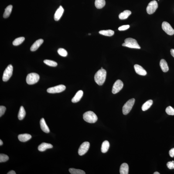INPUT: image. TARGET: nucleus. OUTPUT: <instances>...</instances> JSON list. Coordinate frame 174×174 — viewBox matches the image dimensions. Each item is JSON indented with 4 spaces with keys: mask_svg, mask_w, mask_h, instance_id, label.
<instances>
[{
    "mask_svg": "<svg viewBox=\"0 0 174 174\" xmlns=\"http://www.w3.org/2000/svg\"><path fill=\"white\" fill-rule=\"evenodd\" d=\"M131 12L129 10H125L121 13L119 15L120 19H126L131 14Z\"/></svg>",
    "mask_w": 174,
    "mask_h": 174,
    "instance_id": "412c9836",
    "label": "nucleus"
},
{
    "mask_svg": "<svg viewBox=\"0 0 174 174\" xmlns=\"http://www.w3.org/2000/svg\"><path fill=\"white\" fill-rule=\"evenodd\" d=\"M64 12V9L61 6L58 8L54 15V19L56 21L59 20L62 16Z\"/></svg>",
    "mask_w": 174,
    "mask_h": 174,
    "instance_id": "ddd939ff",
    "label": "nucleus"
},
{
    "mask_svg": "<svg viewBox=\"0 0 174 174\" xmlns=\"http://www.w3.org/2000/svg\"><path fill=\"white\" fill-rule=\"evenodd\" d=\"M134 68L136 73L140 75L145 76L146 75L147 72L142 66L138 65H135L134 66Z\"/></svg>",
    "mask_w": 174,
    "mask_h": 174,
    "instance_id": "f8f14e48",
    "label": "nucleus"
},
{
    "mask_svg": "<svg viewBox=\"0 0 174 174\" xmlns=\"http://www.w3.org/2000/svg\"><path fill=\"white\" fill-rule=\"evenodd\" d=\"M40 125L41 129L44 132L48 133L50 132L49 127L46 124V122L44 118L41 119L40 122Z\"/></svg>",
    "mask_w": 174,
    "mask_h": 174,
    "instance_id": "dca6fc26",
    "label": "nucleus"
},
{
    "mask_svg": "<svg viewBox=\"0 0 174 174\" xmlns=\"http://www.w3.org/2000/svg\"><path fill=\"white\" fill-rule=\"evenodd\" d=\"M107 76V72L104 69H101L96 73L94 76L95 81L97 84L102 86L104 84Z\"/></svg>",
    "mask_w": 174,
    "mask_h": 174,
    "instance_id": "f257e3e1",
    "label": "nucleus"
},
{
    "mask_svg": "<svg viewBox=\"0 0 174 174\" xmlns=\"http://www.w3.org/2000/svg\"><path fill=\"white\" fill-rule=\"evenodd\" d=\"M57 52L60 56H63V57H66L67 55V51L65 49H62V48H60L58 49Z\"/></svg>",
    "mask_w": 174,
    "mask_h": 174,
    "instance_id": "7c9ffc66",
    "label": "nucleus"
},
{
    "mask_svg": "<svg viewBox=\"0 0 174 174\" xmlns=\"http://www.w3.org/2000/svg\"><path fill=\"white\" fill-rule=\"evenodd\" d=\"M12 6L9 5L7 7V8H5L3 15L4 18H8L11 12H12Z\"/></svg>",
    "mask_w": 174,
    "mask_h": 174,
    "instance_id": "5701e85b",
    "label": "nucleus"
},
{
    "mask_svg": "<svg viewBox=\"0 0 174 174\" xmlns=\"http://www.w3.org/2000/svg\"><path fill=\"white\" fill-rule=\"evenodd\" d=\"M123 83L121 80H117L113 85L112 90L113 94H116L118 93L123 88Z\"/></svg>",
    "mask_w": 174,
    "mask_h": 174,
    "instance_id": "1a4fd4ad",
    "label": "nucleus"
},
{
    "mask_svg": "<svg viewBox=\"0 0 174 174\" xmlns=\"http://www.w3.org/2000/svg\"><path fill=\"white\" fill-rule=\"evenodd\" d=\"M44 63L48 66L55 67L57 66V64L53 61L49 60H45L44 61Z\"/></svg>",
    "mask_w": 174,
    "mask_h": 174,
    "instance_id": "c756f323",
    "label": "nucleus"
},
{
    "mask_svg": "<svg viewBox=\"0 0 174 174\" xmlns=\"http://www.w3.org/2000/svg\"><path fill=\"white\" fill-rule=\"evenodd\" d=\"M129 27L130 25H122L119 28L118 30L120 31L125 30L129 29Z\"/></svg>",
    "mask_w": 174,
    "mask_h": 174,
    "instance_id": "c9c22d12",
    "label": "nucleus"
},
{
    "mask_svg": "<svg viewBox=\"0 0 174 174\" xmlns=\"http://www.w3.org/2000/svg\"><path fill=\"white\" fill-rule=\"evenodd\" d=\"M40 77L39 75L36 73H29L27 76L26 82L29 85H33L37 83Z\"/></svg>",
    "mask_w": 174,
    "mask_h": 174,
    "instance_id": "20e7f679",
    "label": "nucleus"
},
{
    "mask_svg": "<svg viewBox=\"0 0 174 174\" xmlns=\"http://www.w3.org/2000/svg\"><path fill=\"white\" fill-rule=\"evenodd\" d=\"M167 166L170 169H174V161H170L168 162Z\"/></svg>",
    "mask_w": 174,
    "mask_h": 174,
    "instance_id": "72a5a7b5",
    "label": "nucleus"
},
{
    "mask_svg": "<svg viewBox=\"0 0 174 174\" xmlns=\"http://www.w3.org/2000/svg\"><path fill=\"white\" fill-rule=\"evenodd\" d=\"M6 108L3 106H1L0 107V117H1L5 113Z\"/></svg>",
    "mask_w": 174,
    "mask_h": 174,
    "instance_id": "f704fd0d",
    "label": "nucleus"
},
{
    "mask_svg": "<svg viewBox=\"0 0 174 174\" xmlns=\"http://www.w3.org/2000/svg\"><path fill=\"white\" fill-rule=\"evenodd\" d=\"M129 172V166L126 163L123 164L120 166V172L121 174H128Z\"/></svg>",
    "mask_w": 174,
    "mask_h": 174,
    "instance_id": "aec40b11",
    "label": "nucleus"
},
{
    "mask_svg": "<svg viewBox=\"0 0 174 174\" xmlns=\"http://www.w3.org/2000/svg\"><path fill=\"white\" fill-rule=\"evenodd\" d=\"M25 38L23 37L18 38L15 39L13 42V44L14 46H17L21 44L25 40Z\"/></svg>",
    "mask_w": 174,
    "mask_h": 174,
    "instance_id": "cd10ccee",
    "label": "nucleus"
},
{
    "mask_svg": "<svg viewBox=\"0 0 174 174\" xmlns=\"http://www.w3.org/2000/svg\"><path fill=\"white\" fill-rule=\"evenodd\" d=\"M169 154L171 157H174V148H172L170 150L169 152Z\"/></svg>",
    "mask_w": 174,
    "mask_h": 174,
    "instance_id": "e433bc0d",
    "label": "nucleus"
},
{
    "mask_svg": "<svg viewBox=\"0 0 174 174\" xmlns=\"http://www.w3.org/2000/svg\"><path fill=\"white\" fill-rule=\"evenodd\" d=\"M160 65L161 69L164 72H166L169 70V68L167 63L165 59H161L160 62Z\"/></svg>",
    "mask_w": 174,
    "mask_h": 174,
    "instance_id": "6ab92c4d",
    "label": "nucleus"
},
{
    "mask_svg": "<svg viewBox=\"0 0 174 174\" xmlns=\"http://www.w3.org/2000/svg\"><path fill=\"white\" fill-rule=\"evenodd\" d=\"M3 144V143L2 141L1 140H0V145H2Z\"/></svg>",
    "mask_w": 174,
    "mask_h": 174,
    "instance_id": "ea45409f",
    "label": "nucleus"
},
{
    "mask_svg": "<svg viewBox=\"0 0 174 174\" xmlns=\"http://www.w3.org/2000/svg\"><path fill=\"white\" fill-rule=\"evenodd\" d=\"M53 147V145L51 144L43 143L39 146L38 149L40 152H44L47 149H50Z\"/></svg>",
    "mask_w": 174,
    "mask_h": 174,
    "instance_id": "2eb2a0df",
    "label": "nucleus"
},
{
    "mask_svg": "<svg viewBox=\"0 0 174 174\" xmlns=\"http://www.w3.org/2000/svg\"><path fill=\"white\" fill-rule=\"evenodd\" d=\"M9 157L6 155L4 154L0 155V162H5L8 160Z\"/></svg>",
    "mask_w": 174,
    "mask_h": 174,
    "instance_id": "2f4dec72",
    "label": "nucleus"
},
{
    "mask_svg": "<svg viewBox=\"0 0 174 174\" xmlns=\"http://www.w3.org/2000/svg\"><path fill=\"white\" fill-rule=\"evenodd\" d=\"M165 111L168 115H174V109L171 106L167 107Z\"/></svg>",
    "mask_w": 174,
    "mask_h": 174,
    "instance_id": "473e14b6",
    "label": "nucleus"
},
{
    "mask_svg": "<svg viewBox=\"0 0 174 174\" xmlns=\"http://www.w3.org/2000/svg\"><path fill=\"white\" fill-rule=\"evenodd\" d=\"M31 138V136L30 134H19L18 136V140L23 142L29 140Z\"/></svg>",
    "mask_w": 174,
    "mask_h": 174,
    "instance_id": "a211bd4d",
    "label": "nucleus"
},
{
    "mask_svg": "<svg viewBox=\"0 0 174 174\" xmlns=\"http://www.w3.org/2000/svg\"><path fill=\"white\" fill-rule=\"evenodd\" d=\"M88 34L89 35H91V34Z\"/></svg>",
    "mask_w": 174,
    "mask_h": 174,
    "instance_id": "79ce46f5",
    "label": "nucleus"
},
{
    "mask_svg": "<svg viewBox=\"0 0 174 174\" xmlns=\"http://www.w3.org/2000/svg\"><path fill=\"white\" fill-rule=\"evenodd\" d=\"M122 46L133 49H140L141 47L135 39L131 38H128L124 40Z\"/></svg>",
    "mask_w": 174,
    "mask_h": 174,
    "instance_id": "7ed1b4c3",
    "label": "nucleus"
},
{
    "mask_svg": "<svg viewBox=\"0 0 174 174\" xmlns=\"http://www.w3.org/2000/svg\"><path fill=\"white\" fill-rule=\"evenodd\" d=\"M105 5V0H96L95 2V6L98 9H101L104 7Z\"/></svg>",
    "mask_w": 174,
    "mask_h": 174,
    "instance_id": "b1692460",
    "label": "nucleus"
},
{
    "mask_svg": "<svg viewBox=\"0 0 174 174\" xmlns=\"http://www.w3.org/2000/svg\"><path fill=\"white\" fill-rule=\"evenodd\" d=\"M13 67L12 65H9L4 71L2 80L4 82L7 81L12 76Z\"/></svg>",
    "mask_w": 174,
    "mask_h": 174,
    "instance_id": "423d86ee",
    "label": "nucleus"
},
{
    "mask_svg": "<svg viewBox=\"0 0 174 174\" xmlns=\"http://www.w3.org/2000/svg\"><path fill=\"white\" fill-rule=\"evenodd\" d=\"M162 28L167 34L172 35L174 34V30L168 22H164L162 24Z\"/></svg>",
    "mask_w": 174,
    "mask_h": 174,
    "instance_id": "9b49d317",
    "label": "nucleus"
},
{
    "mask_svg": "<svg viewBox=\"0 0 174 174\" xmlns=\"http://www.w3.org/2000/svg\"><path fill=\"white\" fill-rule=\"evenodd\" d=\"M83 92L82 90H80L76 93L75 95L72 99V102L73 103H77L80 101L83 96Z\"/></svg>",
    "mask_w": 174,
    "mask_h": 174,
    "instance_id": "f3484780",
    "label": "nucleus"
},
{
    "mask_svg": "<svg viewBox=\"0 0 174 174\" xmlns=\"http://www.w3.org/2000/svg\"><path fill=\"white\" fill-rule=\"evenodd\" d=\"M8 174H15L16 173L15 171L13 170H11L10 171H9V172H8L7 173Z\"/></svg>",
    "mask_w": 174,
    "mask_h": 174,
    "instance_id": "4c0bfd02",
    "label": "nucleus"
},
{
    "mask_svg": "<svg viewBox=\"0 0 174 174\" xmlns=\"http://www.w3.org/2000/svg\"><path fill=\"white\" fill-rule=\"evenodd\" d=\"M69 172L71 174H85L84 171L81 170L71 168L69 169Z\"/></svg>",
    "mask_w": 174,
    "mask_h": 174,
    "instance_id": "c85d7f7f",
    "label": "nucleus"
},
{
    "mask_svg": "<svg viewBox=\"0 0 174 174\" xmlns=\"http://www.w3.org/2000/svg\"><path fill=\"white\" fill-rule=\"evenodd\" d=\"M153 104V101L152 100H150L146 102L143 104L141 109L143 111H145L149 109Z\"/></svg>",
    "mask_w": 174,
    "mask_h": 174,
    "instance_id": "a878e982",
    "label": "nucleus"
},
{
    "mask_svg": "<svg viewBox=\"0 0 174 174\" xmlns=\"http://www.w3.org/2000/svg\"><path fill=\"white\" fill-rule=\"evenodd\" d=\"M66 89V86L63 85L55 86V87L49 88L47 90L48 93L55 94V93H59L64 91Z\"/></svg>",
    "mask_w": 174,
    "mask_h": 174,
    "instance_id": "0eeeda50",
    "label": "nucleus"
},
{
    "mask_svg": "<svg viewBox=\"0 0 174 174\" xmlns=\"http://www.w3.org/2000/svg\"><path fill=\"white\" fill-rule=\"evenodd\" d=\"M110 144L109 141H105L102 144L101 151L103 153H106L107 152L109 148Z\"/></svg>",
    "mask_w": 174,
    "mask_h": 174,
    "instance_id": "4be33fe9",
    "label": "nucleus"
},
{
    "mask_svg": "<svg viewBox=\"0 0 174 174\" xmlns=\"http://www.w3.org/2000/svg\"><path fill=\"white\" fill-rule=\"evenodd\" d=\"M90 147L89 143L88 141H85L83 143L80 145L79 148L78 153L80 156L84 155L88 151Z\"/></svg>",
    "mask_w": 174,
    "mask_h": 174,
    "instance_id": "9d476101",
    "label": "nucleus"
},
{
    "mask_svg": "<svg viewBox=\"0 0 174 174\" xmlns=\"http://www.w3.org/2000/svg\"><path fill=\"white\" fill-rule=\"evenodd\" d=\"M26 114L25 110L23 106H21L20 108L18 114V118L19 120H21L23 119Z\"/></svg>",
    "mask_w": 174,
    "mask_h": 174,
    "instance_id": "393cba45",
    "label": "nucleus"
},
{
    "mask_svg": "<svg viewBox=\"0 0 174 174\" xmlns=\"http://www.w3.org/2000/svg\"><path fill=\"white\" fill-rule=\"evenodd\" d=\"M154 174H160V173H159V172H154Z\"/></svg>",
    "mask_w": 174,
    "mask_h": 174,
    "instance_id": "a19ab883",
    "label": "nucleus"
},
{
    "mask_svg": "<svg viewBox=\"0 0 174 174\" xmlns=\"http://www.w3.org/2000/svg\"><path fill=\"white\" fill-rule=\"evenodd\" d=\"M171 53V55H172V56L174 57V49H171L170 51Z\"/></svg>",
    "mask_w": 174,
    "mask_h": 174,
    "instance_id": "58836bf2",
    "label": "nucleus"
},
{
    "mask_svg": "<svg viewBox=\"0 0 174 174\" xmlns=\"http://www.w3.org/2000/svg\"><path fill=\"white\" fill-rule=\"evenodd\" d=\"M44 40L43 39H38L32 45L30 48V50L31 51H35L37 50L40 47L41 45L43 43Z\"/></svg>",
    "mask_w": 174,
    "mask_h": 174,
    "instance_id": "4468645a",
    "label": "nucleus"
},
{
    "mask_svg": "<svg viewBox=\"0 0 174 174\" xmlns=\"http://www.w3.org/2000/svg\"><path fill=\"white\" fill-rule=\"evenodd\" d=\"M99 33L104 36H110L114 35V32L111 30H107L100 31L99 32Z\"/></svg>",
    "mask_w": 174,
    "mask_h": 174,
    "instance_id": "bb28decb",
    "label": "nucleus"
},
{
    "mask_svg": "<svg viewBox=\"0 0 174 174\" xmlns=\"http://www.w3.org/2000/svg\"><path fill=\"white\" fill-rule=\"evenodd\" d=\"M158 7L157 2L155 1L150 2L147 7L146 11L149 14H152L155 12Z\"/></svg>",
    "mask_w": 174,
    "mask_h": 174,
    "instance_id": "6e6552de",
    "label": "nucleus"
},
{
    "mask_svg": "<svg viewBox=\"0 0 174 174\" xmlns=\"http://www.w3.org/2000/svg\"><path fill=\"white\" fill-rule=\"evenodd\" d=\"M83 118L85 121L89 123H94L98 119L97 115L91 111L85 113L83 114Z\"/></svg>",
    "mask_w": 174,
    "mask_h": 174,
    "instance_id": "f03ea898",
    "label": "nucleus"
},
{
    "mask_svg": "<svg viewBox=\"0 0 174 174\" xmlns=\"http://www.w3.org/2000/svg\"><path fill=\"white\" fill-rule=\"evenodd\" d=\"M135 100L134 98L131 99L127 101L123 107V113L124 115L128 114L132 109L135 103Z\"/></svg>",
    "mask_w": 174,
    "mask_h": 174,
    "instance_id": "39448f33",
    "label": "nucleus"
}]
</instances>
